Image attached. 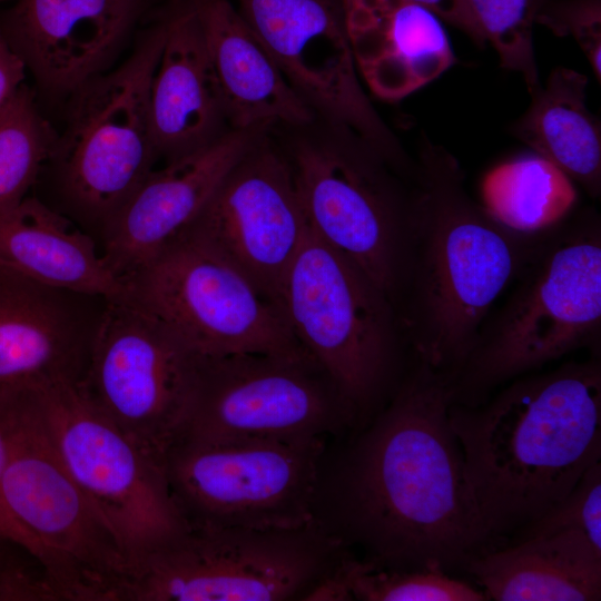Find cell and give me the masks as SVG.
<instances>
[{"instance_id":"1","label":"cell","mask_w":601,"mask_h":601,"mask_svg":"<svg viewBox=\"0 0 601 601\" xmlns=\"http://www.w3.org/2000/svg\"><path fill=\"white\" fill-rule=\"evenodd\" d=\"M450 382L413 357L341 473L339 520L377 565L463 568L497 548L483 526L451 426Z\"/></svg>"},{"instance_id":"2","label":"cell","mask_w":601,"mask_h":601,"mask_svg":"<svg viewBox=\"0 0 601 601\" xmlns=\"http://www.w3.org/2000/svg\"><path fill=\"white\" fill-rule=\"evenodd\" d=\"M395 309L413 357L451 383L540 231L512 229L469 195L460 164L421 140Z\"/></svg>"},{"instance_id":"3","label":"cell","mask_w":601,"mask_h":601,"mask_svg":"<svg viewBox=\"0 0 601 601\" xmlns=\"http://www.w3.org/2000/svg\"><path fill=\"white\" fill-rule=\"evenodd\" d=\"M451 426L483 526L497 542L539 519L601 461V362L519 376L490 401L451 403Z\"/></svg>"},{"instance_id":"4","label":"cell","mask_w":601,"mask_h":601,"mask_svg":"<svg viewBox=\"0 0 601 601\" xmlns=\"http://www.w3.org/2000/svg\"><path fill=\"white\" fill-rule=\"evenodd\" d=\"M572 211L540 231L511 293L484 319L450 383L452 403L479 405L578 348L600 354L601 220L593 209Z\"/></svg>"},{"instance_id":"5","label":"cell","mask_w":601,"mask_h":601,"mask_svg":"<svg viewBox=\"0 0 601 601\" xmlns=\"http://www.w3.org/2000/svg\"><path fill=\"white\" fill-rule=\"evenodd\" d=\"M272 131L290 166L309 229L358 265L395 307L413 183L347 127L317 117Z\"/></svg>"},{"instance_id":"6","label":"cell","mask_w":601,"mask_h":601,"mask_svg":"<svg viewBox=\"0 0 601 601\" xmlns=\"http://www.w3.org/2000/svg\"><path fill=\"white\" fill-rule=\"evenodd\" d=\"M0 426L3 503L37 543L59 601H119L129 561L66 467L37 393L0 404Z\"/></svg>"},{"instance_id":"7","label":"cell","mask_w":601,"mask_h":601,"mask_svg":"<svg viewBox=\"0 0 601 601\" xmlns=\"http://www.w3.org/2000/svg\"><path fill=\"white\" fill-rule=\"evenodd\" d=\"M342 542L314 524L300 529L186 525L129 568L119 601L306 597L343 558Z\"/></svg>"},{"instance_id":"8","label":"cell","mask_w":601,"mask_h":601,"mask_svg":"<svg viewBox=\"0 0 601 601\" xmlns=\"http://www.w3.org/2000/svg\"><path fill=\"white\" fill-rule=\"evenodd\" d=\"M278 306L294 336L357 413L384 393L407 341L390 297L308 227Z\"/></svg>"},{"instance_id":"9","label":"cell","mask_w":601,"mask_h":601,"mask_svg":"<svg viewBox=\"0 0 601 601\" xmlns=\"http://www.w3.org/2000/svg\"><path fill=\"white\" fill-rule=\"evenodd\" d=\"M166 29L164 9L119 67L68 96L66 127L51 158L67 200L100 230L159 159L149 98Z\"/></svg>"},{"instance_id":"10","label":"cell","mask_w":601,"mask_h":601,"mask_svg":"<svg viewBox=\"0 0 601 601\" xmlns=\"http://www.w3.org/2000/svg\"><path fill=\"white\" fill-rule=\"evenodd\" d=\"M323 437L177 442L164 460L186 525L300 529L314 524Z\"/></svg>"},{"instance_id":"11","label":"cell","mask_w":601,"mask_h":601,"mask_svg":"<svg viewBox=\"0 0 601 601\" xmlns=\"http://www.w3.org/2000/svg\"><path fill=\"white\" fill-rule=\"evenodd\" d=\"M127 285L128 299L161 321L199 355L309 354L279 306L191 228Z\"/></svg>"},{"instance_id":"12","label":"cell","mask_w":601,"mask_h":601,"mask_svg":"<svg viewBox=\"0 0 601 601\" xmlns=\"http://www.w3.org/2000/svg\"><path fill=\"white\" fill-rule=\"evenodd\" d=\"M357 415L311 354L198 355L177 442L322 437Z\"/></svg>"},{"instance_id":"13","label":"cell","mask_w":601,"mask_h":601,"mask_svg":"<svg viewBox=\"0 0 601 601\" xmlns=\"http://www.w3.org/2000/svg\"><path fill=\"white\" fill-rule=\"evenodd\" d=\"M37 400L66 467L129 568L186 528L162 464L111 422L80 383L57 384Z\"/></svg>"},{"instance_id":"14","label":"cell","mask_w":601,"mask_h":601,"mask_svg":"<svg viewBox=\"0 0 601 601\" xmlns=\"http://www.w3.org/2000/svg\"><path fill=\"white\" fill-rule=\"evenodd\" d=\"M198 355L130 299L106 300L80 384L111 422L164 464L183 431Z\"/></svg>"},{"instance_id":"15","label":"cell","mask_w":601,"mask_h":601,"mask_svg":"<svg viewBox=\"0 0 601 601\" xmlns=\"http://www.w3.org/2000/svg\"><path fill=\"white\" fill-rule=\"evenodd\" d=\"M237 10L317 117L349 128L398 173L415 166L366 96L343 0H236Z\"/></svg>"},{"instance_id":"16","label":"cell","mask_w":601,"mask_h":601,"mask_svg":"<svg viewBox=\"0 0 601 601\" xmlns=\"http://www.w3.org/2000/svg\"><path fill=\"white\" fill-rule=\"evenodd\" d=\"M278 305L308 224L288 160L272 129L262 132L189 227Z\"/></svg>"},{"instance_id":"17","label":"cell","mask_w":601,"mask_h":601,"mask_svg":"<svg viewBox=\"0 0 601 601\" xmlns=\"http://www.w3.org/2000/svg\"><path fill=\"white\" fill-rule=\"evenodd\" d=\"M265 130L230 129L213 144L152 169L101 228V253L111 270L127 283L185 233Z\"/></svg>"},{"instance_id":"18","label":"cell","mask_w":601,"mask_h":601,"mask_svg":"<svg viewBox=\"0 0 601 601\" xmlns=\"http://www.w3.org/2000/svg\"><path fill=\"white\" fill-rule=\"evenodd\" d=\"M88 297L0 267V404L82 382L101 314L89 318Z\"/></svg>"},{"instance_id":"19","label":"cell","mask_w":601,"mask_h":601,"mask_svg":"<svg viewBox=\"0 0 601 601\" xmlns=\"http://www.w3.org/2000/svg\"><path fill=\"white\" fill-rule=\"evenodd\" d=\"M151 0H17L3 32L39 85L69 96L107 70Z\"/></svg>"},{"instance_id":"20","label":"cell","mask_w":601,"mask_h":601,"mask_svg":"<svg viewBox=\"0 0 601 601\" xmlns=\"http://www.w3.org/2000/svg\"><path fill=\"white\" fill-rule=\"evenodd\" d=\"M167 29L150 87V119L159 158L204 148L230 127L200 26L187 0L165 7Z\"/></svg>"},{"instance_id":"21","label":"cell","mask_w":601,"mask_h":601,"mask_svg":"<svg viewBox=\"0 0 601 601\" xmlns=\"http://www.w3.org/2000/svg\"><path fill=\"white\" fill-rule=\"evenodd\" d=\"M357 73L377 98L395 102L455 61L441 19L410 0H343Z\"/></svg>"},{"instance_id":"22","label":"cell","mask_w":601,"mask_h":601,"mask_svg":"<svg viewBox=\"0 0 601 601\" xmlns=\"http://www.w3.org/2000/svg\"><path fill=\"white\" fill-rule=\"evenodd\" d=\"M187 1L200 26L230 129L295 127L317 118L229 0Z\"/></svg>"},{"instance_id":"23","label":"cell","mask_w":601,"mask_h":601,"mask_svg":"<svg viewBox=\"0 0 601 601\" xmlns=\"http://www.w3.org/2000/svg\"><path fill=\"white\" fill-rule=\"evenodd\" d=\"M0 267L45 286L105 300L128 298L90 236L40 200L0 214Z\"/></svg>"},{"instance_id":"24","label":"cell","mask_w":601,"mask_h":601,"mask_svg":"<svg viewBox=\"0 0 601 601\" xmlns=\"http://www.w3.org/2000/svg\"><path fill=\"white\" fill-rule=\"evenodd\" d=\"M487 600L601 599V552L574 530L538 535L489 550L466 563Z\"/></svg>"},{"instance_id":"25","label":"cell","mask_w":601,"mask_h":601,"mask_svg":"<svg viewBox=\"0 0 601 601\" xmlns=\"http://www.w3.org/2000/svg\"><path fill=\"white\" fill-rule=\"evenodd\" d=\"M583 73L556 68L512 126V132L536 155L560 168L591 197L601 193L600 121L585 104Z\"/></svg>"},{"instance_id":"26","label":"cell","mask_w":601,"mask_h":601,"mask_svg":"<svg viewBox=\"0 0 601 601\" xmlns=\"http://www.w3.org/2000/svg\"><path fill=\"white\" fill-rule=\"evenodd\" d=\"M482 197L486 210L505 226L536 233L573 210L577 191L560 168L535 154L494 167L483 179Z\"/></svg>"},{"instance_id":"27","label":"cell","mask_w":601,"mask_h":601,"mask_svg":"<svg viewBox=\"0 0 601 601\" xmlns=\"http://www.w3.org/2000/svg\"><path fill=\"white\" fill-rule=\"evenodd\" d=\"M57 138L22 86L0 114V214L27 197Z\"/></svg>"},{"instance_id":"28","label":"cell","mask_w":601,"mask_h":601,"mask_svg":"<svg viewBox=\"0 0 601 601\" xmlns=\"http://www.w3.org/2000/svg\"><path fill=\"white\" fill-rule=\"evenodd\" d=\"M348 600L484 601L483 591L440 568L398 569L343 556L332 571Z\"/></svg>"},{"instance_id":"29","label":"cell","mask_w":601,"mask_h":601,"mask_svg":"<svg viewBox=\"0 0 601 601\" xmlns=\"http://www.w3.org/2000/svg\"><path fill=\"white\" fill-rule=\"evenodd\" d=\"M485 40L503 68L522 73L530 93L540 87L533 27L555 0H465Z\"/></svg>"},{"instance_id":"30","label":"cell","mask_w":601,"mask_h":601,"mask_svg":"<svg viewBox=\"0 0 601 601\" xmlns=\"http://www.w3.org/2000/svg\"><path fill=\"white\" fill-rule=\"evenodd\" d=\"M568 530L583 533L601 552V461L584 472L558 505L515 532V541Z\"/></svg>"},{"instance_id":"31","label":"cell","mask_w":601,"mask_h":601,"mask_svg":"<svg viewBox=\"0 0 601 601\" xmlns=\"http://www.w3.org/2000/svg\"><path fill=\"white\" fill-rule=\"evenodd\" d=\"M558 36H572L583 50L595 77L601 79L600 0H555L538 18Z\"/></svg>"},{"instance_id":"32","label":"cell","mask_w":601,"mask_h":601,"mask_svg":"<svg viewBox=\"0 0 601 601\" xmlns=\"http://www.w3.org/2000/svg\"><path fill=\"white\" fill-rule=\"evenodd\" d=\"M0 601H59L37 558L3 536H0Z\"/></svg>"},{"instance_id":"33","label":"cell","mask_w":601,"mask_h":601,"mask_svg":"<svg viewBox=\"0 0 601 601\" xmlns=\"http://www.w3.org/2000/svg\"><path fill=\"white\" fill-rule=\"evenodd\" d=\"M425 7L440 19L449 22L465 33L479 47L485 46V40L469 9L465 0H410Z\"/></svg>"},{"instance_id":"34","label":"cell","mask_w":601,"mask_h":601,"mask_svg":"<svg viewBox=\"0 0 601 601\" xmlns=\"http://www.w3.org/2000/svg\"><path fill=\"white\" fill-rule=\"evenodd\" d=\"M27 65L0 30V114L23 86Z\"/></svg>"},{"instance_id":"35","label":"cell","mask_w":601,"mask_h":601,"mask_svg":"<svg viewBox=\"0 0 601 601\" xmlns=\"http://www.w3.org/2000/svg\"><path fill=\"white\" fill-rule=\"evenodd\" d=\"M6 464V441L0 426V536L7 538L27 551L40 562V551L35 540L22 529L8 512L1 496V480Z\"/></svg>"}]
</instances>
